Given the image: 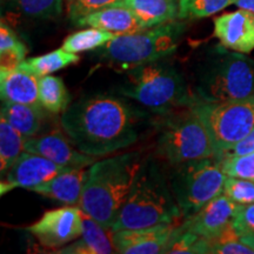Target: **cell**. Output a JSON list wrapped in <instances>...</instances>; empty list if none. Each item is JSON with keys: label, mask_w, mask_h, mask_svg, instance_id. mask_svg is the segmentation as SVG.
<instances>
[{"label": "cell", "mask_w": 254, "mask_h": 254, "mask_svg": "<svg viewBox=\"0 0 254 254\" xmlns=\"http://www.w3.org/2000/svg\"><path fill=\"white\" fill-rule=\"evenodd\" d=\"M62 127L84 153L101 157L128 147L139 138V117L126 101L112 95L82 98L62 113Z\"/></svg>", "instance_id": "cell-1"}, {"label": "cell", "mask_w": 254, "mask_h": 254, "mask_svg": "<svg viewBox=\"0 0 254 254\" xmlns=\"http://www.w3.org/2000/svg\"><path fill=\"white\" fill-rule=\"evenodd\" d=\"M195 104L226 103L254 95V60L244 53L214 46L206 51L189 82Z\"/></svg>", "instance_id": "cell-2"}, {"label": "cell", "mask_w": 254, "mask_h": 254, "mask_svg": "<svg viewBox=\"0 0 254 254\" xmlns=\"http://www.w3.org/2000/svg\"><path fill=\"white\" fill-rule=\"evenodd\" d=\"M141 164L139 152H128L91 165L79 202L81 211L111 231L131 192Z\"/></svg>", "instance_id": "cell-3"}, {"label": "cell", "mask_w": 254, "mask_h": 254, "mask_svg": "<svg viewBox=\"0 0 254 254\" xmlns=\"http://www.w3.org/2000/svg\"><path fill=\"white\" fill-rule=\"evenodd\" d=\"M182 218L170 180L152 158L142 164L111 232L173 224Z\"/></svg>", "instance_id": "cell-4"}, {"label": "cell", "mask_w": 254, "mask_h": 254, "mask_svg": "<svg viewBox=\"0 0 254 254\" xmlns=\"http://www.w3.org/2000/svg\"><path fill=\"white\" fill-rule=\"evenodd\" d=\"M125 71L118 92L144 107L168 113L178 107L195 105L185 75L166 58L133 66Z\"/></svg>", "instance_id": "cell-5"}, {"label": "cell", "mask_w": 254, "mask_h": 254, "mask_svg": "<svg viewBox=\"0 0 254 254\" xmlns=\"http://www.w3.org/2000/svg\"><path fill=\"white\" fill-rule=\"evenodd\" d=\"M185 30L183 21L174 20L135 33L117 36L97 52L106 62L126 69L173 55Z\"/></svg>", "instance_id": "cell-6"}, {"label": "cell", "mask_w": 254, "mask_h": 254, "mask_svg": "<svg viewBox=\"0 0 254 254\" xmlns=\"http://www.w3.org/2000/svg\"><path fill=\"white\" fill-rule=\"evenodd\" d=\"M226 178L217 157L173 165L168 180L182 217H190L220 195Z\"/></svg>", "instance_id": "cell-7"}, {"label": "cell", "mask_w": 254, "mask_h": 254, "mask_svg": "<svg viewBox=\"0 0 254 254\" xmlns=\"http://www.w3.org/2000/svg\"><path fill=\"white\" fill-rule=\"evenodd\" d=\"M157 152L171 165L215 157L207 127L193 106L163 123L158 136Z\"/></svg>", "instance_id": "cell-8"}, {"label": "cell", "mask_w": 254, "mask_h": 254, "mask_svg": "<svg viewBox=\"0 0 254 254\" xmlns=\"http://www.w3.org/2000/svg\"><path fill=\"white\" fill-rule=\"evenodd\" d=\"M193 109L207 127L219 159L254 129V95L226 103H198Z\"/></svg>", "instance_id": "cell-9"}, {"label": "cell", "mask_w": 254, "mask_h": 254, "mask_svg": "<svg viewBox=\"0 0 254 254\" xmlns=\"http://www.w3.org/2000/svg\"><path fill=\"white\" fill-rule=\"evenodd\" d=\"M84 221L81 208L67 206L47 211L36 224L26 228L47 249H62L81 236Z\"/></svg>", "instance_id": "cell-10"}, {"label": "cell", "mask_w": 254, "mask_h": 254, "mask_svg": "<svg viewBox=\"0 0 254 254\" xmlns=\"http://www.w3.org/2000/svg\"><path fill=\"white\" fill-rule=\"evenodd\" d=\"M69 170L74 168L62 166L39 154L25 151L6 174L5 182H1V195L17 187L32 190Z\"/></svg>", "instance_id": "cell-11"}, {"label": "cell", "mask_w": 254, "mask_h": 254, "mask_svg": "<svg viewBox=\"0 0 254 254\" xmlns=\"http://www.w3.org/2000/svg\"><path fill=\"white\" fill-rule=\"evenodd\" d=\"M176 227L173 224L122 230L112 232V240L117 253L122 254H159L165 253L171 234Z\"/></svg>", "instance_id": "cell-12"}, {"label": "cell", "mask_w": 254, "mask_h": 254, "mask_svg": "<svg viewBox=\"0 0 254 254\" xmlns=\"http://www.w3.org/2000/svg\"><path fill=\"white\" fill-rule=\"evenodd\" d=\"M69 139V138H68ZM68 139L62 133L55 132L39 138H27L25 140L24 151L39 154L53 163L71 168H85L93 165L95 158L86 154L69 144Z\"/></svg>", "instance_id": "cell-13"}, {"label": "cell", "mask_w": 254, "mask_h": 254, "mask_svg": "<svg viewBox=\"0 0 254 254\" xmlns=\"http://www.w3.org/2000/svg\"><path fill=\"white\" fill-rule=\"evenodd\" d=\"M214 37L222 46L249 55L254 50V13L239 8L214 19Z\"/></svg>", "instance_id": "cell-14"}, {"label": "cell", "mask_w": 254, "mask_h": 254, "mask_svg": "<svg viewBox=\"0 0 254 254\" xmlns=\"http://www.w3.org/2000/svg\"><path fill=\"white\" fill-rule=\"evenodd\" d=\"M237 208L238 205L221 193L196 213L184 219L180 225L185 230L198 234L206 240H212L233 221Z\"/></svg>", "instance_id": "cell-15"}, {"label": "cell", "mask_w": 254, "mask_h": 254, "mask_svg": "<svg viewBox=\"0 0 254 254\" xmlns=\"http://www.w3.org/2000/svg\"><path fill=\"white\" fill-rule=\"evenodd\" d=\"M73 24L80 27L100 28V30L112 32L116 36L131 34L146 30L132 11L120 6H109L101 8L99 11L78 19Z\"/></svg>", "instance_id": "cell-16"}, {"label": "cell", "mask_w": 254, "mask_h": 254, "mask_svg": "<svg viewBox=\"0 0 254 254\" xmlns=\"http://www.w3.org/2000/svg\"><path fill=\"white\" fill-rule=\"evenodd\" d=\"M38 84L39 77L21 66L0 73L1 100L40 107Z\"/></svg>", "instance_id": "cell-17"}, {"label": "cell", "mask_w": 254, "mask_h": 254, "mask_svg": "<svg viewBox=\"0 0 254 254\" xmlns=\"http://www.w3.org/2000/svg\"><path fill=\"white\" fill-rule=\"evenodd\" d=\"M87 178L88 171L84 168H74L58 174L31 190L67 206L79 205Z\"/></svg>", "instance_id": "cell-18"}, {"label": "cell", "mask_w": 254, "mask_h": 254, "mask_svg": "<svg viewBox=\"0 0 254 254\" xmlns=\"http://www.w3.org/2000/svg\"><path fill=\"white\" fill-rule=\"evenodd\" d=\"M82 228L81 236L77 240L72 241L67 246H64L55 253L58 254H111L117 253L111 236L106 228L101 226L99 222L92 219L90 215L82 212Z\"/></svg>", "instance_id": "cell-19"}, {"label": "cell", "mask_w": 254, "mask_h": 254, "mask_svg": "<svg viewBox=\"0 0 254 254\" xmlns=\"http://www.w3.org/2000/svg\"><path fill=\"white\" fill-rule=\"evenodd\" d=\"M112 6L128 8L145 28L171 23L179 14V0H119Z\"/></svg>", "instance_id": "cell-20"}, {"label": "cell", "mask_w": 254, "mask_h": 254, "mask_svg": "<svg viewBox=\"0 0 254 254\" xmlns=\"http://www.w3.org/2000/svg\"><path fill=\"white\" fill-rule=\"evenodd\" d=\"M1 118L7 120L25 138L36 135L41 126V112L39 106L2 101Z\"/></svg>", "instance_id": "cell-21"}, {"label": "cell", "mask_w": 254, "mask_h": 254, "mask_svg": "<svg viewBox=\"0 0 254 254\" xmlns=\"http://www.w3.org/2000/svg\"><path fill=\"white\" fill-rule=\"evenodd\" d=\"M39 103L40 106L51 113H63L67 110L69 94L63 79L52 74L39 78Z\"/></svg>", "instance_id": "cell-22"}, {"label": "cell", "mask_w": 254, "mask_h": 254, "mask_svg": "<svg viewBox=\"0 0 254 254\" xmlns=\"http://www.w3.org/2000/svg\"><path fill=\"white\" fill-rule=\"evenodd\" d=\"M25 136L7 120H0V172L4 178L23 153Z\"/></svg>", "instance_id": "cell-23"}, {"label": "cell", "mask_w": 254, "mask_h": 254, "mask_svg": "<svg viewBox=\"0 0 254 254\" xmlns=\"http://www.w3.org/2000/svg\"><path fill=\"white\" fill-rule=\"evenodd\" d=\"M80 58L78 55L67 52L62 47V49L52 51L47 55L25 59L19 66L28 69L40 78L60 71V69L72 65V64H77Z\"/></svg>", "instance_id": "cell-24"}, {"label": "cell", "mask_w": 254, "mask_h": 254, "mask_svg": "<svg viewBox=\"0 0 254 254\" xmlns=\"http://www.w3.org/2000/svg\"><path fill=\"white\" fill-rule=\"evenodd\" d=\"M27 50L17 34L2 21L0 25V73L17 68L25 60Z\"/></svg>", "instance_id": "cell-25"}, {"label": "cell", "mask_w": 254, "mask_h": 254, "mask_svg": "<svg viewBox=\"0 0 254 254\" xmlns=\"http://www.w3.org/2000/svg\"><path fill=\"white\" fill-rule=\"evenodd\" d=\"M117 36L112 32L100 30V28L88 27L86 30L78 31L64 40L63 49L67 52L78 53L87 52V51L97 50L104 46L109 41L114 39Z\"/></svg>", "instance_id": "cell-26"}, {"label": "cell", "mask_w": 254, "mask_h": 254, "mask_svg": "<svg viewBox=\"0 0 254 254\" xmlns=\"http://www.w3.org/2000/svg\"><path fill=\"white\" fill-rule=\"evenodd\" d=\"M208 240L185 230L182 227V225H179V226L174 227L172 234H171L165 254H206L208 253Z\"/></svg>", "instance_id": "cell-27"}, {"label": "cell", "mask_w": 254, "mask_h": 254, "mask_svg": "<svg viewBox=\"0 0 254 254\" xmlns=\"http://www.w3.org/2000/svg\"><path fill=\"white\" fill-rule=\"evenodd\" d=\"M236 0H179V20L211 17L234 5Z\"/></svg>", "instance_id": "cell-28"}, {"label": "cell", "mask_w": 254, "mask_h": 254, "mask_svg": "<svg viewBox=\"0 0 254 254\" xmlns=\"http://www.w3.org/2000/svg\"><path fill=\"white\" fill-rule=\"evenodd\" d=\"M208 253L213 254H254L252 247L240 240L233 222H230L217 238L208 240Z\"/></svg>", "instance_id": "cell-29"}, {"label": "cell", "mask_w": 254, "mask_h": 254, "mask_svg": "<svg viewBox=\"0 0 254 254\" xmlns=\"http://www.w3.org/2000/svg\"><path fill=\"white\" fill-rule=\"evenodd\" d=\"M24 14L38 19H55L63 12V0H12Z\"/></svg>", "instance_id": "cell-30"}, {"label": "cell", "mask_w": 254, "mask_h": 254, "mask_svg": "<svg viewBox=\"0 0 254 254\" xmlns=\"http://www.w3.org/2000/svg\"><path fill=\"white\" fill-rule=\"evenodd\" d=\"M224 193L237 205H249L254 202V180L227 177L224 185Z\"/></svg>", "instance_id": "cell-31"}, {"label": "cell", "mask_w": 254, "mask_h": 254, "mask_svg": "<svg viewBox=\"0 0 254 254\" xmlns=\"http://www.w3.org/2000/svg\"><path fill=\"white\" fill-rule=\"evenodd\" d=\"M221 168L227 177L254 180V152L220 159Z\"/></svg>", "instance_id": "cell-32"}, {"label": "cell", "mask_w": 254, "mask_h": 254, "mask_svg": "<svg viewBox=\"0 0 254 254\" xmlns=\"http://www.w3.org/2000/svg\"><path fill=\"white\" fill-rule=\"evenodd\" d=\"M66 1H67V14L74 23L75 20L85 15L114 5L119 0H66Z\"/></svg>", "instance_id": "cell-33"}, {"label": "cell", "mask_w": 254, "mask_h": 254, "mask_svg": "<svg viewBox=\"0 0 254 254\" xmlns=\"http://www.w3.org/2000/svg\"><path fill=\"white\" fill-rule=\"evenodd\" d=\"M232 222L240 237L254 236V202L249 205H238Z\"/></svg>", "instance_id": "cell-34"}, {"label": "cell", "mask_w": 254, "mask_h": 254, "mask_svg": "<svg viewBox=\"0 0 254 254\" xmlns=\"http://www.w3.org/2000/svg\"><path fill=\"white\" fill-rule=\"evenodd\" d=\"M254 152V129L250 133L246 138L234 146L231 151H228L224 157H231V155H243ZM222 157V158H224Z\"/></svg>", "instance_id": "cell-35"}, {"label": "cell", "mask_w": 254, "mask_h": 254, "mask_svg": "<svg viewBox=\"0 0 254 254\" xmlns=\"http://www.w3.org/2000/svg\"><path fill=\"white\" fill-rule=\"evenodd\" d=\"M234 5L239 8H245L254 13V0H236Z\"/></svg>", "instance_id": "cell-36"}, {"label": "cell", "mask_w": 254, "mask_h": 254, "mask_svg": "<svg viewBox=\"0 0 254 254\" xmlns=\"http://www.w3.org/2000/svg\"><path fill=\"white\" fill-rule=\"evenodd\" d=\"M240 240L243 241L244 244L249 245L250 247H252L254 250V236H247V237H240Z\"/></svg>", "instance_id": "cell-37"}]
</instances>
